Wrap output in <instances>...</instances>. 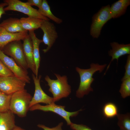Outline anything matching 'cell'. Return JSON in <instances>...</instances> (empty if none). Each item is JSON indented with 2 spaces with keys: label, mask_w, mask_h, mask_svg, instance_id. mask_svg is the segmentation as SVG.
Wrapping results in <instances>:
<instances>
[{
  "label": "cell",
  "mask_w": 130,
  "mask_h": 130,
  "mask_svg": "<svg viewBox=\"0 0 130 130\" xmlns=\"http://www.w3.org/2000/svg\"><path fill=\"white\" fill-rule=\"evenodd\" d=\"M28 34L32 39L33 43V56L36 67L35 76L38 77L40 61L39 46L40 44L43 42V41L36 37L34 31L29 32Z\"/></svg>",
  "instance_id": "obj_17"
},
{
  "label": "cell",
  "mask_w": 130,
  "mask_h": 130,
  "mask_svg": "<svg viewBox=\"0 0 130 130\" xmlns=\"http://www.w3.org/2000/svg\"><path fill=\"white\" fill-rule=\"evenodd\" d=\"M23 28L26 31H34L40 28L44 20L32 17H22L20 19Z\"/></svg>",
  "instance_id": "obj_18"
},
{
  "label": "cell",
  "mask_w": 130,
  "mask_h": 130,
  "mask_svg": "<svg viewBox=\"0 0 130 130\" xmlns=\"http://www.w3.org/2000/svg\"><path fill=\"white\" fill-rule=\"evenodd\" d=\"M26 83L15 76L0 77V91L8 95L25 89Z\"/></svg>",
  "instance_id": "obj_8"
},
{
  "label": "cell",
  "mask_w": 130,
  "mask_h": 130,
  "mask_svg": "<svg viewBox=\"0 0 130 130\" xmlns=\"http://www.w3.org/2000/svg\"><path fill=\"white\" fill-rule=\"evenodd\" d=\"M125 72L124 76L121 79L123 81L126 79L130 78V55L128 56L126 64L125 67Z\"/></svg>",
  "instance_id": "obj_26"
},
{
  "label": "cell",
  "mask_w": 130,
  "mask_h": 130,
  "mask_svg": "<svg viewBox=\"0 0 130 130\" xmlns=\"http://www.w3.org/2000/svg\"><path fill=\"white\" fill-rule=\"evenodd\" d=\"M40 28L43 32V42L47 46L46 49L42 50L45 53L52 47L58 37V34L54 25L49 21L44 20Z\"/></svg>",
  "instance_id": "obj_11"
},
{
  "label": "cell",
  "mask_w": 130,
  "mask_h": 130,
  "mask_svg": "<svg viewBox=\"0 0 130 130\" xmlns=\"http://www.w3.org/2000/svg\"><path fill=\"white\" fill-rule=\"evenodd\" d=\"M28 35L27 31L11 33L0 27V49L13 41L23 40Z\"/></svg>",
  "instance_id": "obj_14"
},
{
  "label": "cell",
  "mask_w": 130,
  "mask_h": 130,
  "mask_svg": "<svg viewBox=\"0 0 130 130\" xmlns=\"http://www.w3.org/2000/svg\"><path fill=\"white\" fill-rule=\"evenodd\" d=\"M12 95H8L0 91V112L9 110L11 98Z\"/></svg>",
  "instance_id": "obj_23"
},
{
  "label": "cell",
  "mask_w": 130,
  "mask_h": 130,
  "mask_svg": "<svg viewBox=\"0 0 130 130\" xmlns=\"http://www.w3.org/2000/svg\"><path fill=\"white\" fill-rule=\"evenodd\" d=\"M130 4V0H119L113 3L110 7L112 18H116L124 14Z\"/></svg>",
  "instance_id": "obj_19"
},
{
  "label": "cell",
  "mask_w": 130,
  "mask_h": 130,
  "mask_svg": "<svg viewBox=\"0 0 130 130\" xmlns=\"http://www.w3.org/2000/svg\"><path fill=\"white\" fill-rule=\"evenodd\" d=\"M103 113L106 118H113L117 116L118 114V108L114 104L108 102L105 104L103 107Z\"/></svg>",
  "instance_id": "obj_21"
},
{
  "label": "cell",
  "mask_w": 130,
  "mask_h": 130,
  "mask_svg": "<svg viewBox=\"0 0 130 130\" xmlns=\"http://www.w3.org/2000/svg\"><path fill=\"white\" fill-rule=\"evenodd\" d=\"M7 3L8 5L4 8L5 11H14L19 12L32 17L49 21L47 18L41 14L38 10L28 4L19 0H5L3 1Z\"/></svg>",
  "instance_id": "obj_7"
},
{
  "label": "cell",
  "mask_w": 130,
  "mask_h": 130,
  "mask_svg": "<svg viewBox=\"0 0 130 130\" xmlns=\"http://www.w3.org/2000/svg\"><path fill=\"white\" fill-rule=\"evenodd\" d=\"M23 40V49L26 61L29 68L30 69L35 75L36 67L33 56L32 40L28 34Z\"/></svg>",
  "instance_id": "obj_12"
},
{
  "label": "cell",
  "mask_w": 130,
  "mask_h": 130,
  "mask_svg": "<svg viewBox=\"0 0 130 130\" xmlns=\"http://www.w3.org/2000/svg\"><path fill=\"white\" fill-rule=\"evenodd\" d=\"M12 130H25L21 127L16 126Z\"/></svg>",
  "instance_id": "obj_31"
},
{
  "label": "cell",
  "mask_w": 130,
  "mask_h": 130,
  "mask_svg": "<svg viewBox=\"0 0 130 130\" xmlns=\"http://www.w3.org/2000/svg\"><path fill=\"white\" fill-rule=\"evenodd\" d=\"M110 45L112 49L109 51L108 54L112 57V58L104 75L109 67L111 63L114 60L116 59L117 63L118 59L121 57L130 54V44L126 45L119 44L117 42H113L111 43Z\"/></svg>",
  "instance_id": "obj_13"
},
{
  "label": "cell",
  "mask_w": 130,
  "mask_h": 130,
  "mask_svg": "<svg viewBox=\"0 0 130 130\" xmlns=\"http://www.w3.org/2000/svg\"><path fill=\"white\" fill-rule=\"evenodd\" d=\"M32 97L25 89L14 93L11 95L9 110L20 117H25L29 110Z\"/></svg>",
  "instance_id": "obj_3"
},
{
  "label": "cell",
  "mask_w": 130,
  "mask_h": 130,
  "mask_svg": "<svg viewBox=\"0 0 130 130\" xmlns=\"http://www.w3.org/2000/svg\"><path fill=\"white\" fill-rule=\"evenodd\" d=\"M122 82L119 91L122 97L124 98L130 95V78Z\"/></svg>",
  "instance_id": "obj_24"
},
{
  "label": "cell",
  "mask_w": 130,
  "mask_h": 130,
  "mask_svg": "<svg viewBox=\"0 0 130 130\" xmlns=\"http://www.w3.org/2000/svg\"><path fill=\"white\" fill-rule=\"evenodd\" d=\"M14 76L13 74L0 60V77Z\"/></svg>",
  "instance_id": "obj_25"
},
{
  "label": "cell",
  "mask_w": 130,
  "mask_h": 130,
  "mask_svg": "<svg viewBox=\"0 0 130 130\" xmlns=\"http://www.w3.org/2000/svg\"><path fill=\"white\" fill-rule=\"evenodd\" d=\"M0 49L5 54L11 57L22 68L26 71L29 68L21 40L12 42Z\"/></svg>",
  "instance_id": "obj_4"
},
{
  "label": "cell",
  "mask_w": 130,
  "mask_h": 130,
  "mask_svg": "<svg viewBox=\"0 0 130 130\" xmlns=\"http://www.w3.org/2000/svg\"><path fill=\"white\" fill-rule=\"evenodd\" d=\"M0 60L15 76L26 83H30L31 79L27 71L19 66L12 58L5 54L0 49Z\"/></svg>",
  "instance_id": "obj_9"
},
{
  "label": "cell",
  "mask_w": 130,
  "mask_h": 130,
  "mask_svg": "<svg viewBox=\"0 0 130 130\" xmlns=\"http://www.w3.org/2000/svg\"><path fill=\"white\" fill-rule=\"evenodd\" d=\"M42 2L43 0H28L26 2L32 6H35L39 8L41 6Z\"/></svg>",
  "instance_id": "obj_29"
},
{
  "label": "cell",
  "mask_w": 130,
  "mask_h": 130,
  "mask_svg": "<svg viewBox=\"0 0 130 130\" xmlns=\"http://www.w3.org/2000/svg\"><path fill=\"white\" fill-rule=\"evenodd\" d=\"M8 5L7 3L4 2L0 3V19L2 15L6 14L5 11L4 10L5 7Z\"/></svg>",
  "instance_id": "obj_30"
},
{
  "label": "cell",
  "mask_w": 130,
  "mask_h": 130,
  "mask_svg": "<svg viewBox=\"0 0 130 130\" xmlns=\"http://www.w3.org/2000/svg\"><path fill=\"white\" fill-rule=\"evenodd\" d=\"M63 124V122H61L56 126L52 128H49L44 125L40 124H38L37 126L39 128L42 129L44 130H62V127Z\"/></svg>",
  "instance_id": "obj_28"
},
{
  "label": "cell",
  "mask_w": 130,
  "mask_h": 130,
  "mask_svg": "<svg viewBox=\"0 0 130 130\" xmlns=\"http://www.w3.org/2000/svg\"><path fill=\"white\" fill-rule=\"evenodd\" d=\"M38 11L41 14L58 24H60L63 22L62 20L57 17L52 13L50 7L46 0H43L42 4L39 8Z\"/></svg>",
  "instance_id": "obj_20"
},
{
  "label": "cell",
  "mask_w": 130,
  "mask_h": 130,
  "mask_svg": "<svg viewBox=\"0 0 130 130\" xmlns=\"http://www.w3.org/2000/svg\"><path fill=\"white\" fill-rule=\"evenodd\" d=\"M107 65L106 64L100 65L98 64L92 63L90 67L88 69H82L76 67V70L78 73L80 77V82L79 87L76 91V96L78 98L83 97L85 95L88 94L93 90L91 86V83L94 80L93 78L94 74L99 71L101 72Z\"/></svg>",
  "instance_id": "obj_1"
},
{
  "label": "cell",
  "mask_w": 130,
  "mask_h": 130,
  "mask_svg": "<svg viewBox=\"0 0 130 130\" xmlns=\"http://www.w3.org/2000/svg\"><path fill=\"white\" fill-rule=\"evenodd\" d=\"M118 121V125L120 129L130 130V115L128 113L125 114H118L117 115Z\"/></svg>",
  "instance_id": "obj_22"
},
{
  "label": "cell",
  "mask_w": 130,
  "mask_h": 130,
  "mask_svg": "<svg viewBox=\"0 0 130 130\" xmlns=\"http://www.w3.org/2000/svg\"><path fill=\"white\" fill-rule=\"evenodd\" d=\"M54 74L56 79H51L48 75L46 76L45 79L49 87L48 90L52 94L55 102L68 97L71 93V89L68 84L67 76H61L56 73Z\"/></svg>",
  "instance_id": "obj_2"
},
{
  "label": "cell",
  "mask_w": 130,
  "mask_h": 130,
  "mask_svg": "<svg viewBox=\"0 0 130 130\" xmlns=\"http://www.w3.org/2000/svg\"><path fill=\"white\" fill-rule=\"evenodd\" d=\"M14 114L9 110L0 112V130H12L16 126Z\"/></svg>",
  "instance_id": "obj_16"
},
{
  "label": "cell",
  "mask_w": 130,
  "mask_h": 130,
  "mask_svg": "<svg viewBox=\"0 0 130 130\" xmlns=\"http://www.w3.org/2000/svg\"><path fill=\"white\" fill-rule=\"evenodd\" d=\"M109 5L103 7L92 17L90 29V34L94 38L99 36L104 25L112 18Z\"/></svg>",
  "instance_id": "obj_5"
},
{
  "label": "cell",
  "mask_w": 130,
  "mask_h": 130,
  "mask_svg": "<svg viewBox=\"0 0 130 130\" xmlns=\"http://www.w3.org/2000/svg\"><path fill=\"white\" fill-rule=\"evenodd\" d=\"M32 76L35 89L33 96L30 103L29 108L32 106L40 103L46 104L55 103L53 98L46 93L41 87L40 81L41 76L39 75L38 76L36 77L34 74H32Z\"/></svg>",
  "instance_id": "obj_10"
},
{
  "label": "cell",
  "mask_w": 130,
  "mask_h": 130,
  "mask_svg": "<svg viewBox=\"0 0 130 130\" xmlns=\"http://www.w3.org/2000/svg\"><path fill=\"white\" fill-rule=\"evenodd\" d=\"M0 27L11 33L27 31L23 28L20 19L17 18L11 17L3 20L0 24Z\"/></svg>",
  "instance_id": "obj_15"
},
{
  "label": "cell",
  "mask_w": 130,
  "mask_h": 130,
  "mask_svg": "<svg viewBox=\"0 0 130 130\" xmlns=\"http://www.w3.org/2000/svg\"><path fill=\"white\" fill-rule=\"evenodd\" d=\"M120 130H121V129H120Z\"/></svg>",
  "instance_id": "obj_32"
},
{
  "label": "cell",
  "mask_w": 130,
  "mask_h": 130,
  "mask_svg": "<svg viewBox=\"0 0 130 130\" xmlns=\"http://www.w3.org/2000/svg\"><path fill=\"white\" fill-rule=\"evenodd\" d=\"M65 106L56 104L55 103L45 105H42L39 104H36L30 107L29 110L33 111L39 110L44 112H51L55 113L62 117L66 121L67 125H70L72 123L70 119V117L77 116L81 109L75 111L70 112L65 110Z\"/></svg>",
  "instance_id": "obj_6"
},
{
  "label": "cell",
  "mask_w": 130,
  "mask_h": 130,
  "mask_svg": "<svg viewBox=\"0 0 130 130\" xmlns=\"http://www.w3.org/2000/svg\"><path fill=\"white\" fill-rule=\"evenodd\" d=\"M70 126L71 129L73 130H92L89 127L83 124H78L72 122Z\"/></svg>",
  "instance_id": "obj_27"
}]
</instances>
